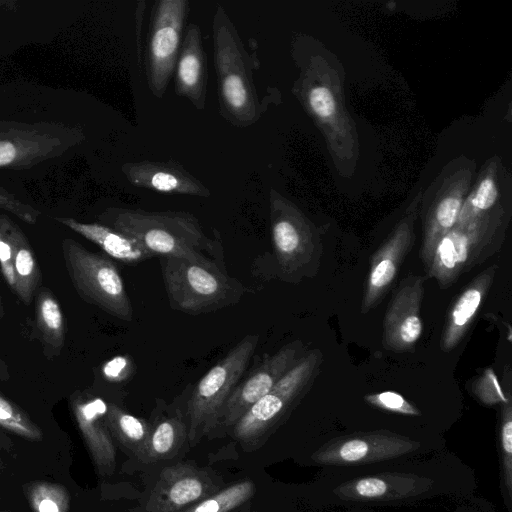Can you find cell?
Returning a JSON list of instances; mask_svg holds the SVG:
<instances>
[{"instance_id":"22","label":"cell","mask_w":512,"mask_h":512,"mask_svg":"<svg viewBox=\"0 0 512 512\" xmlns=\"http://www.w3.org/2000/svg\"><path fill=\"white\" fill-rule=\"evenodd\" d=\"M497 269L492 264L481 271L452 303L440 339L442 351L450 352L462 341L494 282Z\"/></svg>"},{"instance_id":"16","label":"cell","mask_w":512,"mask_h":512,"mask_svg":"<svg viewBox=\"0 0 512 512\" xmlns=\"http://www.w3.org/2000/svg\"><path fill=\"white\" fill-rule=\"evenodd\" d=\"M423 296V277L410 275L400 282L383 319L382 343L386 350L402 353L414 349L423 331Z\"/></svg>"},{"instance_id":"2","label":"cell","mask_w":512,"mask_h":512,"mask_svg":"<svg viewBox=\"0 0 512 512\" xmlns=\"http://www.w3.org/2000/svg\"><path fill=\"white\" fill-rule=\"evenodd\" d=\"M99 219L102 224L135 239L154 257L219 264L218 244L205 235L198 219L190 213L108 208Z\"/></svg>"},{"instance_id":"4","label":"cell","mask_w":512,"mask_h":512,"mask_svg":"<svg viewBox=\"0 0 512 512\" xmlns=\"http://www.w3.org/2000/svg\"><path fill=\"white\" fill-rule=\"evenodd\" d=\"M511 207L471 221L455 224L437 243L425 269L442 289L451 287L464 273L484 263L504 243Z\"/></svg>"},{"instance_id":"14","label":"cell","mask_w":512,"mask_h":512,"mask_svg":"<svg viewBox=\"0 0 512 512\" xmlns=\"http://www.w3.org/2000/svg\"><path fill=\"white\" fill-rule=\"evenodd\" d=\"M304 354L303 344L295 340L284 345L274 354L266 356L235 386L218 415L214 431L232 428L240 417L265 396Z\"/></svg>"},{"instance_id":"7","label":"cell","mask_w":512,"mask_h":512,"mask_svg":"<svg viewBox=\"0 0 512 512\" xmlns=\"http://www.w3.org/2000/svg\"><path fill=\"white\" fill-rule=\"evenodd\" d=\"M476 175V162L460 155L446 163L422 191L419 217L422 224L420 257L428 267L440 239L457 223L465 197Z\"/></svg>"},{"instance_id":"24","label":"cell","mask_w":512,"mask_h":512,"mask_svg":"<svg viewBox=\"0 0 512 512\" xmlns=\"http://www.w3.org/2000/svg\"><path fill=\"white\" fill-rule=\"evenodd\" d=\"M108 405L101 398L79 399L75 403L78 422L89 440L97 462L113 469L115 447L108 432L106 413Z\"/></svg>"},{"instance_id":"8","label":"cell","mask_w":512,"mask_h":512,"mask_svg":"<svg viewBox=\"0 0 512 512\" xmlns=\"http://www.w3.org/2000/svg\"><path fill=\"white\" fill-rule=\"evenodd\" d=\"M258 342L256 334L245 336L197 382L188 402L190 442L214 431L218 415L242 379Z\"/></svg>"},{"instance_id":"21","label":"cell","mask_w":512,"mask_h":512,"mask_svg":"<svg viewBox=\"0 0 512 512\" xmlns=\"http://www.w3.org/2000/svg\"><path fill=\"white\" fill-rule=\"evenodd\" d=\"M174 89L202 111L206 104L208 62L198 24L190 23L182 40L174 70Z\"/></svg>"},{"instance_id":"1","label":"cell","mask_w":512,"mask_h":512,"mask_svg":"<svg viewBox=\"0 0 512 512\" xmlns=\"http://www.w3.org/2000/svg\"><path fill=\"white\" fill-rule=\"evenodd\" d=\"M291 56L299 70L292 93L323 136L338 174L352 177L360 141L345 101L341 62L322 42L305 34L292 39Z\"/></svg>"},{"instance_id":"15","label":"cell","mask_w":512,"mask_h":512,"mask_svg":"<svg viewBox=\"0 0 512 512\" xmlns=\"http://www.w3.org/2000/svg\"><path fill=\"white\" fill-rule=\"evenodd\" d=\"M419 446L416 441L387 431L359 433L324 444L312 459L324 465H363L411 453Z\"/></svg>"},{"instance_id":"25","label":"cell","mask_w":512,"mask_h":512,"mask_svg":"<svg viewBox=\"0 0 512 512\" xmlns=\"http://www.w3.org/2000/svg\"><path fill=\"white\" fill-rule=\"evenodd\" d=\"M188 435L181 411L164 409L151 423V434L142 462L152 463L174 457Z\"/></svg>"},{"instance_id":"29","label":"cell","mask_w":512,"mask_h":512,"mask_svg":"<svg viewBox=\"0 0 512 512\" xmlns=\"http://www.w3.org/2000/svg\"><path fill=\"white\" fill-rule=\"evenodd\" d=\"M255 485L242 480L202 499L182 512H231L253 497Z\"/></svg>"},{"instance_id":"31","label":"cell","mask_w":512,"mask_h":512,"mask_svg":"<svg viewBox=\"0 0 512 512\" xmlns=\"http://www.w3.org/2000/svg\"><path fill=\"white\" fill-rule=\"evenodd\" d=\"M20 228L6 215H0V268L7 284L15 290L14 257Z\"/></svg>"},{"instance_id":"19","label":"cell","mask_w":512,"mask_h":512,"mask_svg":"<svg viewBox=\"0 0 512 512\" xmlns=\"http://www.w3.org/2000/svg\"><path fill=\"white\" fill-rule=\"evenodd\" d=\"M126 179L139 188L158 193L210 197V190L175 160L127 162L121 166Z\"/></svg>"},{"instance_id":"23","label":"cell","mask_w":512,"mask_h":512,"mask_svg":"<svg viewBox=\"0 0 512 512\" xmlns=\"http://www.w3.org/2000/svg\"><path fill=\"white\" fill-rule=\"evenodd\" d=\"M58 222L98 245L111 258L125 264H138L153 258L135 239L102 223H84L73 218Z\"/></svg>"},{"instance_id":"18","label":"cell","mask_w":512,"mask_h":512,"mask_svg":"<svg viewBox=\"0 0 512 512\" xmlns=\"http://www.w3.org/2000/svg\"><path fill=\"white\" fill-rule=\"evenodd\" d=\"M512 178L502 159L488 158L476 172L456 224L511 207Z\"/></svg>"},{"instance_id":"32","label":"cell","mask_w":512,"mask_h":512,"mask_svg":"<svg viewBox=\"0 0 512 512\" xmlns=\"http://www.w3.org/2000/svg\"><path fill=\"white\" fill-rule=\"evenodd\" d=\"M365 400L377 408L404 415H419V410L408 402L401 394L394 391H384L365 396Z\"/></svg>"},{"instance_id":"12","label":"cell","mask_w":512,"mask_h":512,"mask_svg":"<svg viewBox=\"0 0 512 512\" xmlns=\"http://www.w3.org/2000/svg\"><path fill=\"white\" fill-rule=\"evenodd\" d=\"M83 138L79 129L50 123H0V168H28L55 157Z\"/></svg>"},{"instance_id":"33","label":"cell","mask_w":512,"mask_h":512,"mask_svg":"<svg viewBox=\"0 0 512 512\" xmlns=\"http://www.w3.org/2000/svg\"><path fill=\"white\" fill-rule=\"evenodd\" d=\"M0 208L4 209L13 215L17 216L20 220L28 223H36L40 212L32 206L21 202L3 187L0 186Z\"/></svg>"},{"instance_id":"10","label":"cell","mask_w":512,"mask_h":512,"mask_svg":"<svg viewBox=\"0 0 512 512\" xmlns=\"http://www.w3.org/2000/svg\"><path fill=\"white\" fill-rule=\"evenodd\" d=\"M62 251L69 277L79 295L114 317L131 321L132 305L115 263L70 238L62 241Z\"/></svg>"},{"instance_id":"6","label":"cell","mask_w":512,"mask_h":512,"mask_svg":"<svg viewBox=\"0 0 512 512\" xmlns=\"http://www.w3.org/2000/svg\"><path fill=\"white\" fill-rule=\"evenodd\" d=\"M269 218L279 278L296 284L313 277L322 256L319 229L296 204L274 188L269 192Z\"/></svg>"},{"instance_id":"28","label":"cell","mask_w":512,"mask_h":512,"mask_svg":"<svg viewBox=\"0 0 512 512\" xmlns=\"http://www.w3.org/2000/svg\"><path fill=\"white\" fill-rule=\"evenodd\" d=\"M14 274L16 286L14 292L26 303H29L33 292L41 279V273L34 253L20 230L17 237L14 257Z\"/></svg>"},{"instance_id":"30","label":"cell","mask_w":512,"mask_h":512,"mask_svg":"<svg viewBox=\"0 0 512 512\" xmlns=\"http://www.w3.org/2000/svg\"><path fill=\"white\" fill-rule=\"evenodd\" d=\"M501 481L510 510L512 495V406L510 400L502 405L500 423Z\"/></svg>"},{"instance_id":"20","label":"cell","mask_w":512,"mask_h":512,"mask_svg":"<svg viewBox=\"0 0 512 512\" xmlns=\"http://www.w3.org/2000/svg\"><path fill=\"white\" fill-rule=\"evenodd\" d=\"M432 485L429 479L408 473H382L349 480L335 489L345 501L383 502L423 494Z\"/></svg>"},{"instance_id":"27","label":"cell","mask_w":512,"mask_h":512,"mask_svg":"<svg viewBox=\"0 0 512 512\" xmlns=\"http://www.w3.org/2000/svg\"><path fill=\"white\" fill-rule=\"evenodd\" d=\"M36 319L44 342L52 349L60 350L65 338L63 313L58 301L47 289L37 296Z\"/></svg>"},{"instance_id":"35","label":"cell","mask_w":512,"mask_h":512,"mask_svg":"<svg viewBox=\"0 0 512 512\" xmlns=\"http://www.w3.org/2000/svg\"><path fill=\"white\" fill-rule=\"evenodd\" d=\"M132 360L123 355L115 356L102 367L103 376L113 382L126 380L132 373Z\"/></svg>"},{"instance_id":"3","label":"cell","mask_w":512,"mask_h":512,"mask_svg":"<svg viewBox=\"0 0 512 512\" xmlns=\"http://www.w3.org/2000/svg\"><path fill=\"white\" fill-rule=\"evenodd\" d=\"M212 43L219 113L236 128L249 127L261 118V104L248 54L221 4L212 18Z\"/></svg>"},{"instance_id":"36","label":"cell","mask_w":512,"mask_h":512,"mask_svg":"<svg viewBox=\"0 0 512 512\" xmlns=\"http://www.w3.org/2000/svg\"><path fill=\"white\" fill-rule=\"evenodd\" d=\"M39 511L40 512H58V507L53 501H51L49 499H45L40 502Z\"/></svg>"},{"instance_id":"34","label":"cell","mask_w":512,"mask_h":512,"mask_svg":"<svg viewBox=\"0 0 512 512\" xmlns=\"http://www.w3.org/2000/svg\"><path fill=\"white\" fill-rule=\"evenodd\" d=\"M0 424L24 433L31 432V425L23 414L2 396H0Z\"/></svg>"},{"instance_id":"17","label":"cell","mask_w":512,"mask_h":512,"mask_svg":"<svg viewBox=\"0 0 512 512\" xmlns=\"http://www.w3.org/2000/svg\"><path fill=\"white\" fill-rule=\"evenodd\" d=\"M219 491L214 479L191 463L164 468L146 502L148 512H180Z\"/></svg>"},{"instance_id":"5","label":"cell","mask_w":512,"mask_h":512,"mask_svg":"<svg viewBox=\"0 0 512 512\" xmlns=\"http://www.w3.org/2000/svg\"><path fill=\"white\" fill-rule=\"evenodd\" d=\"M164 286L172 309L200 315L238 303L242 283L218 263L203 264L179 257H160Z\"/></svg>"},{"instance_id":"13","label":"cell","mask_w":512,"mask_h":512,"mask_svg":"<svg viewBox=\"0 0 512 512\" xmlns=\"http://www.w3.org/2000/svg\"><path fill=\"white\" fill-rule=\"evenodd\" d=\"M421 194L422 191L419 190L386 240L371 257L360 305L362 314L370 312L380 304L413 246Z\"/></svg>"},{"instance_id":"9","label":"cell","mask_w":512,"mask_h":512,"mask_svg":"<svg viewBox=\"0 0 512 512\" xmlns=\"http://www.w3.org/2000/svg\"><path fill=\"white\" fill-rule=\"evenodd\" d=\"M322 360L318 349L305 352L276 385L234 424L233 437L242 444H252L271 432L308 391L319 373Z\"/></svg>"},{"instance_id":"26","label":"cell","mask_w":512,"mask_h":512,"mask_svg":"<svg viewBox=\"0 0 512 512\" xmlns=\"http://www.w3.org/2000/svg\"><path fill=\"white\" fill-rule=\"evenodd\" d=\"M106 422L119 441L143 461L151 434V423L128 413L115 404L108 406Z\"/></svg>"},{"instance_id":"11","label":"cell","mask_w":512,"mask_h":512,"mask_svg":"<svg viewBox=\"0 0 512 512\" xmlns=\"http://www.w3.org/2000/svg\"><path fill=\"white\" fill-rule=\"evenodd\" d=\"M190 3L188 0H158L153 3L144 53L150 92L163 97L174 74Z\"/></svg>"}]
</instances>
